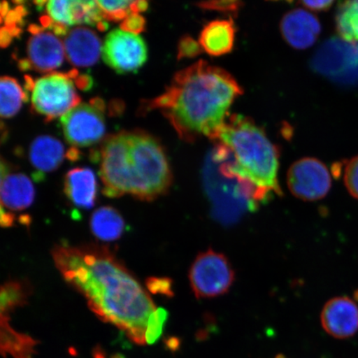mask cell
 I'll use <instances>...</instances> for the list:
<instances>
[{
  "label": "cell",
  "mask_w": 358,
  "mask_h": 358,
  "mask_svg": "<svg viewBox=\"0 0 358 358\" xmlns=\"http://www.w3.org/2000/svg\"><path fill=\"white\" fill-rule=\"evenodd\" d=\"M52 256L66 283L87 299L101 320L117 327L138 345H145L155 303L108 246L60 243L53 248Z\"/></svg>",
  "instance_id": "obj_1"
},
{
  "label": "cell",
  "mask_w": 358,
  "mask_h": 358,
  "mask_svg": "<svg viewBox=\"0 0 358 358\" xmlns=\"http://www.w3.org/2000/svg\"><path fill=\"white\" fill-rule=\"evenodd\" d=\"M243 93L229 73L200 61L178 71L162 95L143 107L145 111L159 109L182 141L204 136L215 141L230 107Z\"/></svg>",
  "instance_id": "obj_2"
},
{
  "label": "cell",
  "mask_w": 358,
  "mask_h": 358,
  "mask_svg": "<svg viewBox=\"0 0 358 358\" xmlns=\"http://www.w3.org/2000/svg\"><path fill=\"white\" fill-rule=\"evenodd\" d=\"M100 177L103 194L109 198L129 194L146 201L166 194L173 182L163 145L141 129L106 138L101 148Z\"/></svg>",
  "instance_id": "obj_3"
},
{
  "label": "cell",
  "mask_w": 358,
  "mask_h": 358,
  "mask_svg": "<svg viewBox=\"0 0 358 358\" xmlns=\"http://www.w3.org/2000/svg\"><path fill=\"white\" fill-rule=\"evenodd\" d=\"M215 142L229 148L234 155L232 172L254 186L259 200L271 192L282 195L279 150L252 120L240 115L229 116Z\"/></svg>",
  "instance_id": "obj_4"
},
{
  "label": "cell",
  "mask_w": 358,
  "mask_h": 358,
  "mask_svg": "<svg viewBox=\"0 0 358 358\" xmlns=\"http://www.w3.org/2000/svg\"><path fill=\"white\" fill-rule=\"evenodd\" d=\"M25 78L26 87L31 91L32 108L47 122L62 118L80 104V98L75 87V83H78V71L52 73L36 80Z\"/></svg>",
  "instance_id": "obj_5"
},
{
  "label": "cell",
  "mask_w": 358,
  "mask_h": 358,
  "mask_svg": "<svg viewBox=\"0 0 358 358\" xmlns=\"http://www.w3.org/2000/svg\"><path fill=\"white\" fill-rule=\"evenodd\" d=\"M234 280L229 259L213 249L199 254L190 268L191 288L198 299L221 296L230 290Z\"/></svg>",
  "instance_id": "obj_6"
},
{
  "label": "cell",
  "mask_w": 358,
  "mask_h": 358,
  "mask_svg": "<svg viewBox=\"0 0 358 358\" xmlns=\"http://www.w3.org/2000/svg\"><path fill=\"white\" fill-rule=\"evenodd\" d=\"M312 69L343 85L358 83V43L333 38L321 45L312 58Z\"/></svg>",
  "instance_id": "obj_7"
},
{
  "label": "cell",
  "mask_w": 358,
  "mask_h": 358,
  "mask_svg": "<svg viewBox=\"0 0 358 358\" xmlns=\"http://www.w3.org/2000/svg\"><path fill=\"white\" fill-rule=\"evenodd\" d=\"M105 105L101 100L83 103L62 116L61 124L67 142L73 147L96 144L105 136Z\"/></svg>",
  "instance_id": "obj_8"
},
{
  "label": "cell",
  "mask_w": 358,
  "mask_h": 358,
  "mask_svg": "<svg viewBox=\"0 0 358 358\" xmlns=\"http://www.w3.org/2000/svg\"><path fill=\"white\" fill-rule=\"evenodd\" d=\"M102 57L106 64L117 73H133L145 64L146 44L137 34L115 29L106 36Z\"/></svg>",
  "instance_id": "obj_9"
},
{
  "label": "cell",
  "mask_w": 358,
  "mask_h": 358,
  "mask_svg": "<svg viewBox=\"0 0 358 358\" xmlns=\"http://www.w3.org/2000/svg\"><path fill=\"white\" fill-rule=\"evenodd\" d=\"M287 182L289 189L297 199L313 201L324 199L329 194L332 178L320 160L304 158L290 167Z\"/></svg>",
  "instance_id": "obj_10"
},
{
  "label": "cell",
  "mask_w": 358,
  "mask_h": 358,
  "mask_svg": "<svg viewBox=\"0 0 358 358\" xmlns=\"http://www.w3.org/2000/svg\"><path fill=\"white\" fill-rule=\"evenodd\" d=\"M30 30L33 35L27 44V59L20 61V69L53 73L64 61V42L55 33L45 32L36 26H31Z\"/></svg>",
  "instance_id": "obj_11"
},
{
  "label": "cell",
  "mask_w": 358,
  "mask_h": 358,
  "mask_svg": "<svg viewBox=\"0 0 358 358\" xmlns=\"http://www.w3.org/2000/svg\"><path fill=\"white\" fill-rule=\"evenodd\" d=\"M321 324L335 338L352 337L358 332V303L347 296L330 299L322 310Z\"/></svg>",
  "instance_id": "obj_12"
},
{
  "label": "cell",
  "mask_w": 358,
  "mask_h": 358,
  "mask_svg": "<svg viewBox=\"0 0 358 358\" xmlns=\"http://www.w3.org/2000/svg\"><path fill=\"white\" fill-rule=\"evenodd\" d=\"M280 31L291 47L302 50L315 43L321 33V25L312 13L296 8L282 19Z\"/></svg>",
  "instance_id": "obj_13"
},
{
  "label": "cell",
  "mask_w": 358,
  "mask_h": 358,
  "mask_svg": "<svg viewBox=\"0 0 358 358\" xmlns=\"http://www.w3.org/2000/svg\"><path fill=\"white\" fill-rule=\"evenodd\" d=\"M64 43L67 60L74 66H92L96 64L102 52L98 35L84 27L67 32Z\"/></svg>",
  "instance_id": "obj_14"
},
{
  "label": "cell",
  "mask_w": 358,
  "mask_h": 358,
  "mask_svg": "<svg viewBox=\"0 0 358 358\" xmlns=\"http://www.w3.org/2000/svg\"><path fill=\"white\" fill-rule=\"evenodd\" d=\"M1 207L10 211H22L33 204L35 189L31 179L22 173H12L1 163Z\"/></svg>",
  "instance_id": "obj_15"
},
{
  "label": "cell",
  "mask_w": 358,
  "mask_h": 358,
  "mask_svg": "<svg viewBox=\"0 0 358 358\" xmlns=\"http://www.w3.org/2000/svg\"><path fill=\"white\" fill-rule=\"evenodd\" d=\"M66 198L76 207L88 210L95 206L97 182L91 169L76 168L67 172L64 180Z\"/></svg>",
  "instance_id": "obj_16"
},
{
  "label": "cell",
  "mask_w": 358,
  "mask_h": 358,
  "mask_svg": "<svg viewBox=\"0 0 358 358\" xmlns=\"http://www.w3.org/2000/svg\"><path fill=\"white\" fill-rule=\"evenodd\" d=\"M235 38L236 28L232 20H215L201 30L199 42L208 55L221 57L232 51Z\"/></svg>",
  "instance_id": "obj_17"
},
{
  "label": "cell",
  "mask_w": 358,
  "mask_h": 358,
  "mask_svg": "<svg viewBox=\"0 0 358 358\" xmlns=\"http://www.w3.org/2000/svg\"><path fill=\"white\" fill-rule=\"evenodd\" d=\"M66 155L64 145L48 136L36 138L29 150V159L38 173H51L60 166Z\"/></svg>",
  "instance_id": "obj_18"
},
{
  "label": "cell",
  "mask_w": 358,
  "mask_h": 358,
  "mask_svg": "<svg viewBox=\"0 0 358 358\" xmlns=\"http://www.w3.org/2000/svg\"><path fill=\"white\" fill-rule=\"evenodd\" d=\"M10 317L1 315V352L3 357L33 358L39 343L30 336L17 332L10 324Z\"/></svg>",
  "instance_id": "obj_19"
},
{
  "label": "cell",
  "mask_w": 358,
  "mask_h": 358,
  "mask_svg": "<svg viewBox=\"0 0 358 358\" xmlns=\"http://www.w3.org/2000/svg\"><path fill=\"white\" fill-rule=\"evenodd\" d=\"M90 227L92 234L103 241H114L123 235L125 222L122 214L114 208L105 206L92 215Z\"/></svg>",
  "instance_id": "obj_20"
},
{
  "label": "cell",
  "mask_w": 358,
  "mask_h": 358,
  "mask_svg": "<svg viewBox=\"0 0 358 358\" xmlns=\"http://www.w3.org/2000/svg\"><path fill=\"white\" fill-rule=\"evenodd\" d=\"M32 285L26 280H8L0 291V312L8 315L17 308L26 306L32 294Z\"/></svg>",
  "instance_id": "obj_21"
},
{
  "label": "cell",
  "mask_w": 358,
  "mask_h": 358,
  "mask_svg": "<svg viewBox=\"0 0 358 358\" xmlns=\"http://www.w3.org/2000/svg\"><path fill=\"white\" fill-rule=\"evenodd\" d=\"M26 99V93L16 79L7 76L0 79V114L2 118L15 116Z\"/></svg>",
  "instance_id": "obj_22"
},
{
  "label": "cell",
  "mask_w": 358,
  "mask_h": 358,
  "mask_svg": "<svg viewBox=\"0 0 358 358\" xmlns=\"http://www.w3.org/2000/svg\"><path fill=\"white\" fill-rule=\"evenodd\" d=\"M335 22L339 38L349 43H358V0L340 3Z\"/></svg>",
  "instance_id": "obj_23"
},
{
  "label": "cell",
  "mask_w": 358,
  "mask_h": 358,
  "mask_svg": "<svg viewBox=\"0 0 358 358\" xmlns=\"http://www.w3.org/2000/svg\"><path fill=\"white\" fill-rule=\"evenodd\" d=\"M103 17L107 21H124L132 13H141L147 10L145 1H96Z\"/></svg>",
  "instance_id": "obj_24"
},
{
  "label": "cell",
  "mask_w": 358,
  "mask_h": 358,
  "mask_svg": "<svg viewBox=\"0 0 358 358\" xmlns=\"http://www.w3.org/2000/svg\"><path fill=\"white\" fill-rule=\"evenodd\" d=\"M169 313L166 310L163 308H157L152 313L148 321L147 328L145 331V343L152 345L157 342L163 333L164 324L168 320Z\"/></svg>",
  "instance_id": "obj_25"
},
{
  "label": "cell",
  "mask_w": 358,
  "mask_h": 358,
  "mask_svg": "<svg viewBox=\"0 0 358 358\" xmlns=\"http://www.w3.org/2000/svg\"><path fill=\"white\" fill-rule=\"evenodd\" d=\"M343 180L349 194L358 200V155L344 164Z\"/></svg>",
  "instance_id": "obj_26"
},
{
  "label": "cell",
  "mask_w": 358,
  "mask_h": 358,
  "mask_svg": "<svg viewBox=\"0 0 358 358\" xmlns=\"http://www.w3.org/2000/svg\"><path fill=\"white\" fill-rule=\"evenodd\" d=\"M147 289L152 294H159L165 296H173V280L169 278H159V277H150L146 280Z\"/></svg>",
  "instance_id": "obj_27"
},
{
  "label": "cell",
  "mask_w": 358,
  "mask_h": 358,
  "mask_svg": "<svg viewBox=\"0 0 358 358\" xmlns=\"http://www.w3.org/2000/svg\"><path fill=\"white\" fill-rule=\"evenodd\" d=\"M241 6H243V3L239 1H211L199 3V6L204 10L224 13H237Z\"/></svg>",
  "instance_id": "obj_28"
},
{
  "label": "cell",
  "mask_w": 358,
  "mask_h": 358,
  "mask_svg": "<svg viewBox=\"0 0 358 358\" xmlns=\"http://www.w3.org/2000/svg\"><path fill=\"white\" fill-rule=\"evenodd\" d=\"M145 27V20L140 13H132L120 24V29L134 34L143 32Z\"/></svg>",
  "instance_id": "obj_29"
},
{
  "label": "cell",
  "mask_w": 358,
  "mask_h": 358,
  "mask_svg": "<svg viewBox=\"0 0 358 358\" xmlns=\"http://www.w3.org/2000/svg\"><path fill=\"white\" fill-rule=\"evenodd\" d=\"M203 50L199 42H196L190 37L181 39L178 46V57H194L198 56Z\"/></svg>",
  "instance_id": "obj_30"
},
{
  "label": "cell",
  "mask_w": 358,
  "mask_h": 358,
  "mask_svg": "<svg viewBox=\"0 0 358 358\" xmlns=\"http://www.w3.org/2000/svg\"><path fill=\"white\" fill-rule=\"evenodd\" d=\"M302 6L313 11L328 10L333 6V1H303Z\"/></svg>",
  "instance_id": "obj_31"
},
{
  "label": "cell",
  "mask_w": 358,
  "mask_h": 358,
  "mask_svg": "<svg viewBox=\"0 0 358 358\" xmlns=\"http://www.w3.org/2000/svg\"><path fill=\"white\" fill-rule=\"evenodd\" d=\"M15 217L10 212H7L6 209L1 207V219L0 223L3 227H11L15 224Z\"/></svg>",
  "instance_id": "obj_32"
},
{
  "label": "cell",
  "mask_w": 358,
  "mask_h": 358,
  "mask_svg": "<svg viewBox=\"0 0 358 358\" xmlns=\"http://www.w3.org/2000/svg\"><path fill=\"white\" fill-rule=\"evenodd\" d=\"M93 357L94 358H106L105 352L100 346L94 348Z\"/></svg>",
  "instance_id": "obj_33"
},
{
  "label": "cell",
  "mask_w": 358,
  "mask_h": 358,
  "mask_svg": "<svg viewBox=\"0 0 358 358\" xmlns=\"http://www.w3.org/2000/svg\"><path fill=\"white\" fill-rule=\"evenodd\" d=\"M355 297L356 299V302L358 303V290L356 291V292L355 294Z\"/></svg>",
  "instance_id": "obj_34"
},
{
  "label": "cell",
  "mask_w": 358,
  "mask_h": 358,
  "mask_svg": "<svg viewBox=\"0 0 358 358\" xmlns=\"http://www.w3.org/2000/svg\"><path fill=\"white\" fill-rule=\"evenodd\" d=\"M275 358H286V357L283 355H278Z\"/></svg>",
  "instance_id": "obj_35"
}]
</instances>
